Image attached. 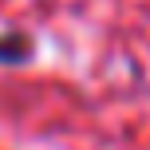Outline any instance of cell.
<instances>
[{
	"label": "cell",
	"instance_id": "cell-1",
	"mask_svg": "<svg viewBox=\"0 0 150 150\" xmlns=\"http://www.w3.org/2000/svg\"><path fill=\"white\" fill-rule=\"evenodd\" d=\"M32 55H36V44L28 32H4L0 36V67H20Z\"/></svg>",
	"mask_w": 150,
	"mask_h": 150
}]
</instances>
